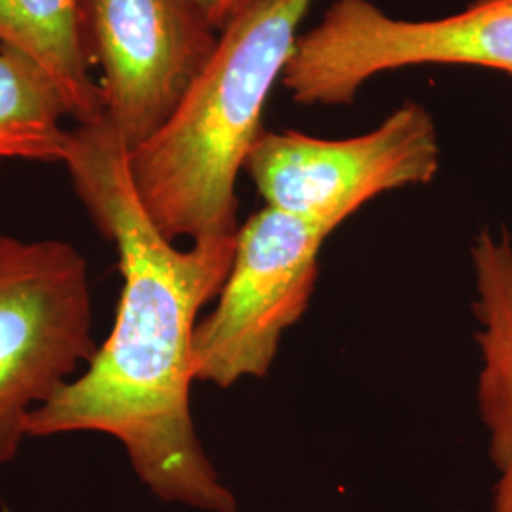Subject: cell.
I'll return each mask as SVG.
<instances>
[{
	"instance_id": "277c9868",
	"label": "cell",
	"mask_w": 512,
	"mask_h": 512,
	"mask_svg": "<svg viewBox=\"0 0 512 512\" xmlns=\"http://www.w3.org/2000/svg\"><path fill=\"white\" fill-rule=\"evenodd\" d=\"M97 351L88 262L67 241L0 232V471L31 414Z\"/></svg>"
},
{
	"instance_id": "30bf717a",
	"label": "cell",
	"mask_w": 512,
	"mask_h": 512,
	"mask_svg": "<svg viewBox=\"0 0 512 512\" xmlns=\"http://www.w3.org/2000/svg\"><path fill=\"white\" fill-rule=\"evenodd\" d=\"M65 118L69 110L50 78L25 55L0 48V164H63L71 141Z\"/></svg>"
},
{
	"instance_id": "6da1fadb",
	"label": "cell",
	"mask_w": 512,
	"mask_h": 512,
	"mask_svg": "<svg viewBox=\"0 0 512 512\" xmlns=\"http://www.w3.org/2000/svg\"><path fill=\"white\" fill-rule=\"evenodd\" d=\"M63 165L95 226L114 243L124 283L109 338L82 374L31 414L27 437L109 435L158 499L238 512L190 410L198 313L219 296L238 234L188 249L165 238L133 188L128 147L105 118L71 129Z\"/></svg>"
},
{
	"instance_id": "ba28073f",
	"label": "cell",
	"mask_w": 512,
	"mask_h": 512,
	"mask_svg": "<svg viewBox=\"0 0 512 512\" xmlns=\"http://www.w3.org/2000/svg\"><path fill=\"white\" fill-rule=\"evenodd\" d=\"M480 351L476 404L494 467L490 512H512V236L484 228L471 243Z\"/></svg>"
},
{
	"instance_id": "3957f363",
	"label": "cell",
	"mask_w": 512,
	"mask_h": 512,
	"mask_svg": "<svg viewBox=\"0 0 512 512\" xmlns=\"http://www.w3.org/2000/svg\"><path fill=\"white\" fill-rule=\"evenodd\" d=\"M420 65L482 67L512 78V0H475L439 19H399L370 0H336L296 40L281 84L296 105L344 107L380 74Z\"/></svg>"
},
{
	"instance_id": "7a4b0ae2",
	"label": "cell",
	"mask_w": 512,
	"mask_h": 512,
	"mask_svg": "<svg viewBox=\"0 0 512 512\" xmlns=\"http://www.w3.org/2000/svg\"><path fill=\"white\" fill-rule=\"evenodd\" d=\"M315 0H260L222 33L171 118L128 150L139 202L169 241L234 238L236 184L264 133L262 114Z\"/></svg>"
},
{
	"instance_id": "9c48e42d",
	"label": "cell",
	"mask_w": 512,
	"mask_h": 512,
	"mask_svg": "<svg viewBox=\"0 0 512 512\" xmlns=\"http://www.w3.org/2000/svg\"><path fill=\"white\" fill-rule=\"evenodd\" d=\"M0 48L33 61L76 124L105 118L99 82L90 74L86 0H0Z\"/></svg>"
},
{
	"instance_id": "8fae6325",
	"label": "cell",
	"mask_w": 512,
	"mask_h": 512,
	"mask_svg": "<svg viewBox=\"0 0 512 512\" xmlns=\"http://www.w3.org/2000/svg\"><path fill=\"white\" fill-rule=\"evenodd\" d=\"M256 2L260 0H192V4L202 12L203 18L211 23L217 33H222L234 19L255 6Z\"/></svg>"
},
{
	"instance_id": "5b68a950",
	"label": "cell",
	"mask_w": 512,
	"mask_h": 512,
	"mask_svg": "<svg viewBox=\"0 0 512 512\" xmlns=\"http://www.w3.org/2000/svg\"><path fill=\"white\" fill-rule=\"evenodd\" d=\"M439 169L435 120L414 101L393 110L378 128L349 139L264 131L245 162L266 207L329 236L365 203L433 183Z\"/></svg>"
},
{
	"instance_id": "52a82bcc",
	"label": "cell",
	"mask_w": 512,
	"mask_h": 512,
	"mask_svg": "<svg viewBox=\"0 0 512 512\" xmlns=\"http://www.w3.org/2000/svg\"><path fill=\"white\" fill-rule=\"evenodd\" d=\"M86 37L105 120L133 150L181 105L220 33L192 0H86Z\"/></svg>"
},
{
	"instance_id": "8992f818",
	"label": "cell",
	"mask_w": 512,
	"mask_h": 512,
	"mask_svg": "<svg viewBox=\"0 0 512 512\" xmlns=\"http://www.w3.org/2000/svg\"><path fill=\"white\" fill-rule=\"evenodd\" d=\"M327 232L266 207L239 226L215 310L194 332L196 382L228 389L264 378L281 338L306 313Z\"/></svg>"
}]
</instances>
